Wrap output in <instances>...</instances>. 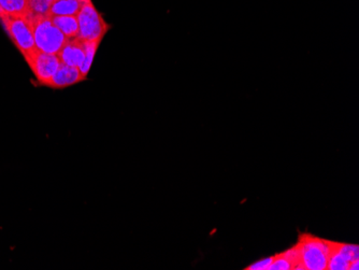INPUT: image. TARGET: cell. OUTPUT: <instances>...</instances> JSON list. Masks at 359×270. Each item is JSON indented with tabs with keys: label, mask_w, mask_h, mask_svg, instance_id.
Here are the masks:
<instances>
[{
	"label": "cell",
	"mask_w": 359,
	"mask_h": 270,
	"mask_svg": "<svg viewBox=\"0 0 359 270\" xmlns=\"http://www.w3.org/2000/svg\"><path fill=\"white\" fill-rule=\"evenodd\" d=\"M334 241H326L312 234L302 233L298 237L299 270H327Z\"/></svg>",
	"instance_id": "obj_1"
},
{
	"label": "cell",
	"mask_w": 359,
	"mask_h": 270,
	"mask_svg": "<svg viewBox=\"0 0 359 270\" xmlns=\"http://www.w3.org/2000/svg\"><path fill=\"white\" fill-rule=\"evenodd\" d=\"M32 27L36 48L48 54H58L67 42V38L52 23L48 15L30 14L27 18Z\"/></svg>",
	"instance_id": "obj_2"
},
{
	"label": "cell",
	"mask_w": 359,
	"mask_h": 270,
	"mask_svg": "<svg viewBox=\"0 0 359 270\" xmlns=\"http://www.w3.org/2000/svg\"><path fill=\"white\" fill-rule=\"evenodd\" d=\"M79 38L82 40L102 41L110 30V24L104 21L102 14L90 3L83 4L78 15Z\"/></svg>",
	"instance_id": "obj_3"
},
{
	"label": "cell",
	"mask_w": 359,
	"mask_h": 270,
	"mask_svg": "<svg viewBox=\"0 0 359 270\" xmlns=\"http://www.w3.org/2000/svg\"><path fill=\"white\" fill-rule=\"evenodd\" d=\"M0 22L3 24L4 28L16 49L19 50L22 55H27L30 52L37 49L27 18H13L5 15L0 19Z\"/></svg>",
	"instance_id": "obj_4"
},
{
	"label": "cell",
	"mask_w": 359,
	"mask_h": 270,
	"mask_svg": "<svg viewBox=\"0 0 359 270\" xmlns=\"http://www.w3.org/2000/svg\"><path fill=\"white\" fill-rule=\"evenodd\" d=\"M24 58L32 74H35L38 83L48 88V84L62 64L57 54L43 53L36 49L24 56Z\"/></svg>",
	"instance_id": "obj_5"
},
{
	"label": "cell",
	"mask_w": 359,
	"mask_h": 270,
	"mask_svg": "<svg viewBox=\"0 0 359 270\" xmlns=\"http://www.w3.org/2000/svg\"><path fill=\"white\" fill-rule=\"evenodd\" d=\"M358 259V245L334 241L327 270H348L351 264Z\"/></svg>",
	"instance_id": "obj_6"
},
{
	"label": "cell",
	"mask_w": 359,
	"mask_h": 270,
	"mask_svg": "<svg viewBox=\"0 0 359 270\" xmlns=\"http://www.w3.org/2000/svg\"><path fill=\"white\" fill-rule=\"evenodd\" d=\"M57 55L62 64L80 69L86 58L83 40L79 37L68 39Z\"/></svg>",
	"instance_id": "obj_7"
},
{
	"label": "cell",
	"mask_w": 359,
	"mask_h": 270,
	"mask_svg": "<svg viewBox=\"0 0 359 270\" xmlns=\"http://www.w3.org/2000/svg\"><path fill=\"white\" fill-rule=\"evenodd\" d=\"M86 78L81 74L80 69L72 66L60 64L57 72L54 74L53 79L48 84V88H66L74 84L80 83L84 81Z\"/></svg>",
	"instance_id": "obj_8"
},
{
	"label": "cell",
	"mask_w": 359,
	"mask_h": 270,
	"mask_svg": "<svg viewBox=\"0 0 359 270\" xmlns=\"http://www.w3.org/2000/svg\"><path fill=\"white\" fill-rule=\"evenodd\" d=\"M48 18L67 39L79 37V21L76 15H48Z\"/></svg>",
	"instance_id": "obj_9"
},
{
	"label": "cell",
	"mask_w": 359,
	"mask_h": 270,
	"mask_svg": "<svg viewBox=\"0 0 359 270\" xmlns=\"http://www.w3.org/2000/svg\"><path fill=\"white\" fill-rule=\"evenodd\" d=\"M82 6L79 0H54L48 15H78Z\"/></svg>",
	"instance_id": "obj_10"
},
{
	"label": "cell",
	"mask_w": 359,
	"mask_h": 270,
	"mask_svg": "<svg viewBox=\"0 0 359 270\" xmlns=\"http://www.w3.org/2000/svg\"><path fill=\"white\" fill-rule=\"evenodd\" d=\"M0 6L9 17L28 18L32 14L29 0H0Z\"/></svg>",
	"instance_id": "obj_11"
},
{
	"label": "cell",
	"mask_w": 359,
	"mask_h": 270,
	"mask_svg": "<svg viewBox=\"0 0 359 270\" xmlns=\"http://www.w3.org/2000/svg\"><path fill=\"white\" fill-rule=\"evenodd\" d=\"M100 43H102V41H100V40H83L86 58H84L83 64L80 67V72L86 79L88 78V72H90V67H92L93 60H94Z\"/></svg>",
	"instance_id": "obj_12"
},
{
	"label": "cell",
	"mask_w": 359,
	"mask_h": 270,
	"mask_svg": "<svg viewBox=\"0 0 359 270\" xmlns=\"http://www.w3.org/2000/svg\"><path fill=\"white\" fill-rule=\"evenodd\" d=\"M51 3L48 0H29V9L32 14L48 15Z\"/></svg>",
	"instance_id": "obj_13"
},
{
	"label": "cell",
	"mask_w": 359,
	"mask_h": 270,
	"mask_svg": "<svg viewBox=\"0 0 359 270\" xmlns=\"http://www.w3.org/2000/svg\"><path fill=\"white\" fill-rule=\"evenodd\" d=\"M268 270H292V265L286 257L285 253L282 252V253L273 255V262Z\"/></svg>",
	"instance_id": "obj_14"
},
{
	"label": "cell",
	"mask_w": 359,
	"mask_h": 270,
	"mask_svg": "<svg viewBox=\"0 0 359 270\" xmlns=\"http://www.w3.org/2000/svg\"><path fill=\"white\" fill-rule=\"evenodd\" d=\"M272 262H273V257H266V259H263L262 261L256 262V263L248 266L245 270H268Z\"/></svg>",
	"instance_id": "obj_15"
},
{
	"label": "cell",
	"mask_w": 359,
	"mask_h": 270,
	"mask_svg": "<svg viewBox=\"0 0 359 270\" xmlns=\"http://www.w3.org/2000/svg\"><path fill=\"white\" fill-rule=\"evenodd\" d=\"M359 269V259H356V261L353 262L351 264L350 267H348V270H358Z\"/></svg>",
	"instance_id": "obj_16"
},
{
	"label": "cell",
	"mask_w": 359,
	"mask_h": 270,
	"mask_svg": "<svg viewBox=\"0 0 359 270\" xmlns=\"http://www.w3.org/2000/svg\"><path fill=\"white\" fill-rule=\"evenodd\" d=\"M5 15H7V14L5 13V11H4L3 8H1V6H0V19H1V18L5 17Z\"/></svg>",
	"instance_id": "obj_17"
},
{
	"label": "cell",
	"mask_w": 359,
	"mask_h": 270,
	"mask_svg": "<svg viewBox=\"0 0 359 270\" xmlns=\"http://www.w3.org/2000/svg\"><path fill=\"white\" fill-rule=\"evenodd\" d=\"M79 1H81L82 4H86V3H90L92 0H79Z\"/></svg>",
	"instance_id": "obj_18"
},
{
	"label": "cell",
	"mask_w": 359,
	"mask_h": 270,
	"mask_svg": "<svg viewBox=\"0 0 359 270\" xmlns=\"http://www.w3.org/2000/svg\"><path fill=\"white\" fill-rule=\"evenodd\" d=\"M48 1H50V3H52V1H54V0H48Z\"/></svg>",
	"instance_id": "obj_19"
}]
</instances>
